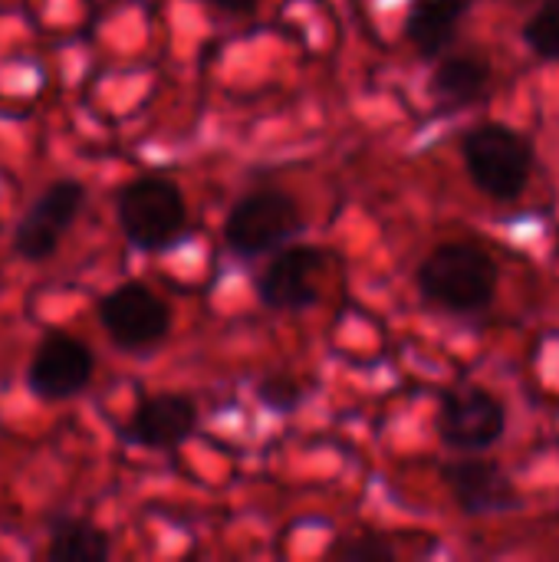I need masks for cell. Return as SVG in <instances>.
Listing matches in <instances>:
<instances>
[{
  "label": "cell",
  "mask_w": 559,
  "mask_h": 562,
  "mask_svg": "<svg viewBox=\"0 0 559 562\" xmlns=\"http://www.w3.org/2000/svg\"><path fill=\"white\" fill-rule=\"evenodd\" d=\"M497 263L478 244H441L418 267V290L448 313H478L497 293Z\"/></svg>",
  "instance_id": "1"
},
{
  "label": "cell",
  "mask_w": 559,
  "mask_h": 562,
  "mask_svg": "<svg viewBox=\"0 0 559 562\" xmlns=\"http://www.w3.org/2000/svg\"><path fill=\"white\" fill-rule=\"evenodd\" d=\"M115 217L125 240L138 250H165L188 227L181 188L165 175H138L115 194Z\"/></svg>",
  "instance_id": "2"
},
{
  "label": "cell",
  "mask_w": 559,
  "mask_h": 562,
  "mask_svg": "<svg viewBox=\"0 0 559 562\" xmlns=\"http://www.w3.org/2000/svg\"><path fill=\"white\" fill-rule=\"evenodd\" d=\"M461 155L471 181L494 201H514L530 184L534 145L504 122H481L468 128Z\"/></svg>",
  "instance_id": "3"
},
{
  "label": "cell",
  "mask_w": 559,
  "mask_h": 562,
  "mask_svg": "<svg viewBox=\"0 0 559 562\" xmlns=\"http://www.w3.org/2000/svg\"><path fill=\"white\" fill-rule=\"evenodd\" d=\"M99 323L122 352H148L168 339L171 310L145 283L125 280L99 300Z\"/></svg>",
  "instance_id": "4"
},
{
  "label": "cell",
  "mask_w": 559,
  "mask_h": 562,
  "mask_svg": "<svg viewBox=\"0 0 559 562\" xmlns=\"http://www.w3.org/2000/svg\"><path fill=\"white\" fill-rule=\"evenodd\" d=\"M303 227L300 204L280 188H257L234 201L224 221V240L244 257H257L290 240Z\"/></svg>",
  "instance_id": "5"
},
{
  "label": "cell",
  "mask_w": 559,
  "mask_h": 562,
  "mask_svg": "<svg viewBox=\"0 0 559 562\" xmlns=\"http://www.w3.org/2000/svg\"><path fill=\"white\" fill-rule=\"evenodd\" d=\"M86 207V184L79 178L49 181L13 231V254L26 263H43L59 250L63 234Z\"/></svg>",
  "instance_id": "6"
},
{
  "label": "cell",
  "mask_w": 559,
  "mask_h": 562,
  "mask_svg": "<svg viewBox=\"0 0 559 562\" xmlns=\"http://www.w3.org/2000/svg\"><path fill=\"white\" fill-rule=\"evenodd\" d=\"M92 372H96L92 349L72 333L49 329L30 356L26 389L33 392V398L53 405V402H66L86 392V385L92 382Z\"/></svg>",
  "instance_id": "7"
},
{
  "label": "cell",
  "mask_w": 559,
  "mask_h": 562,
  "mask_svg": "<svg viewBox=\"0 0 559 562\" xmlns=\"http://www.w3.org/2000/svg\"><path fill=\"white\" fill-rule=\"evenodd\" d=\"M507 408L481 385H458L441 398L438 431L441 441L458 454H481L504 438Z\"/></svg>",
  "instance_id": "8"
},
{
  "label": "cell",
  "mask_w": 559,
  "mask_h": 562,
  "mask_svg": "<svg viewBox=\"0 0 559 562\" xmlns=\"http://www.w3.org/2000/svg\"><path fill=\"white\" fill-rule=\"evenodd\" d=\"M194 428H198V405L191 395L155 392L135 405L122 435L125 441L145 451H175L194 435Z\"/></svg>",
  "instance_id": "9"
},
{
  "label": "cell",
  "mask_w": 559,
  "mask_h": 562,
  "mask_svg": "<svg viewBox=\"0 0 559 562\" xmlns=\"http://www.w3.org/2000/svg\"><path fill=\"white\" fill-rule=\"evenodd\" d=\"M326 257L313 244H290L277 250L267 270L257 277L260 303L273 310H306L316 303V273L323 270Z\"/></svg>",
  "instance_id": "10"
},
{
  "label": "cell",
  "mask_w": 559,
  "mask_h": 562,
  "mask_svg": "<svg viewBox=\"0 0 559 562\" xmlns=\"http://www.w3.org/2000/svg\"><path fill=\"white\" fill-rule=\"evenodd\" d=\"M445 484L455 497V504L468 517H491V514H507L521 504V494L514 491L511 477L497 461L468 454L458 458L445 468Z\"/></svg>",
  "instance_id": "11"
},
{
  "label": "cell",
  "mask_w": 559,
  "mask_h": 562,
  "mask_svg": "<svg viewBox=\"0 0 559 562\" xmlns=\"http://www.w3.org/2000/svg\"><path fill=\"white\" fill-rule=\"evenodd\" d=\"M474 0H415L405 20V36L422 59H438L458 40V30Z\"/></svg>",
  "instance_id": "12"
},
{
  "label": "cell",
  "mask_w": 559,
  "mask_h": 562,
  "mask_svg": "<svg viewBox=\"0 0 559 562\" xmlns=\"http://www.w3.org/2000/svg\"><path fill=\"white\" fill-rule=\"evenodd\" d=\"M491 86V59L484 53H445L432 72V92L445 105H471Z\"/></svg>",
  "instance_id": "13"
},
{
  "label": "cell",
  "mask_w": 559,
  "mask_h": 562,
  "mask_svg": "<svg viewBox=\"0 0 559 562\" xmlns=\"http://www.w3.org/2000/svg\"><path fill=\"white\" fill-rule=\"evenodd\" d=\"M43 557L66 562H102L112 557V540L92 520L66 514L49 524V543Z\"/></svg>",
  "instance_id": "14"
},
{
  "label": "cell",
  "mask_w": 559,
  "mask_h": 562,
  "mask_svg": "<svg viewBox=\"0 0 559 562\" xmlns=\"http://www.w3.org/2000/svg\"><path fill=\"white\" fill-rule=\"evenodd\" d=\"M524 43L540 56L559 63V0H544L524 23Z\"/></svg>",
  "instance_id": "15"
},
{
  "label": "cell",
  "mask_w": 559,
  "mask_h": 562,
  "mask_svg": "<svg viewBox=\"0 0 559 562\" xmlns=\"http://www.w3.org/2000/svg\"><path fill=\"white\" fill-rule=\"evenodd\" d=\"M333 557L343 562H389L395 560V550L382 543L379 537H359L333 550Z\"/></svg>",
  "instance_id": "16"
},
{
  "label": "cell",
  "mask_w": 559,
  "mask_h": 562,
  "mask_svg": "<svg viewBox=\"0 0 559 562\" xmlns=\"http://www.w3.org/2000/svg\"><path fill=\"white\" fill-rule=\"evenodd\" d=\"M260 398H264L270 408H293V402H297V389H293V382L267 379V382L260 385Z\"/></svg>",
  "instance_id": "17"
},
{
  "label": "cell",
  "mask_w": 559,
  "mask_h": 562,
  "mask_svg": "<svg viewBox=\"0 0 559 562\" xmlns=\"http://www.w3.org/2000/svg\"><path fill=\"white\" fill-rule=\"evenodd\" d=\"M208 3L217 7V10H224V13L241 16V13H254V7H257L260 0H208Z\"/></svg>",
  "instance_id": "18"
}]
</instances>
